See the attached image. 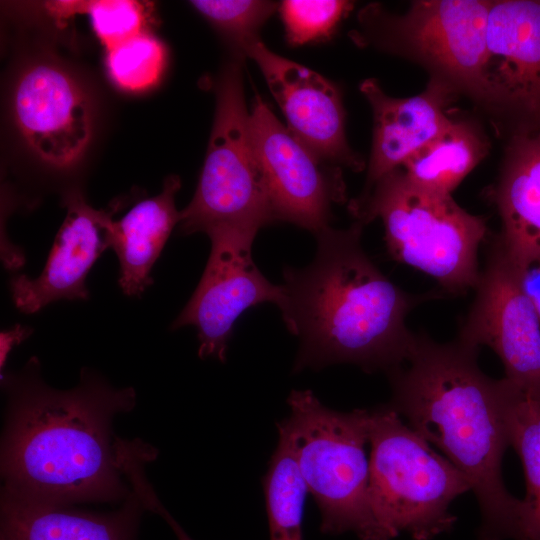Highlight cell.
<instances>
[{
    "instance_id": "obj_1",
    "label": "cell",
    "mask_w": 540,
    "mask_h": 540,
    "mask_svg": "<svg viewBox=\"0 0 540 540\" xmlns=\"http://www.w3.org/2000/svg\"><path fill=\"white\" fill-rule=\"evenodd\" d=\"M8 402L1 446L4 488L56 504L127 499L130 489L112 438V419L133 409L132 387L115 388L83 368L78 385H47L32 357L17 373L1 374Z\"/></svg>"
},
{
    "instance_id": "obj_2",
    "label": "cell",
    "mask_w": 540,
    "mask_h": 540,
    "mask_svg": "<svg viewBox=\"0 0 540 540\" xmlns=\"http://www.w3.org/2000/svg\"><path fill=\"white\" fill-rule=\"evenodd\" d=\"M477 356V347L458 338L438 343L415 334L406 361L387 373L389 405L468 479L482 515L478 540H523L522 499L502 478L510 446L503 380L484 374Z\"/></svg>"
},
{
    "instance_id": "obj_3",
    "label": "cell",
    "mask_w": 540,
    "mask_h": 540,
    "mask_svg": "<svg viewBox=\"0 0 540 540\" xmlns=\"http://www.w3.org/2000/svg\"><path fill=\"white\" fill-rule=\"evenodd\" d=\"M364 225L330 226L315 234L305 268L283 271V321L300 340L295 371L351 363L387 373L402 365L415 334L405 320L431 294H408L391 282L361 245Z\"/></svg>"
},
{
    "instance_id": "obj_4",
    "label": "cell",
    "mask_w": 540,
    "mask_h": 540,
    "mask_svg": "<svg viewBox=\"0 0 540 540\" xmlns=\"http://www.w3.org/2000/svg\"><path fill=\"white\" fill-rule=\"evenodd\" d=\"M348 210L364 226L381 219L390 256L431 276L445 292L462 294L476 287L477 253L489 237L487 222L451 195L415 186L398 168L352 199Z\"/></svg>"
},
{
    "instance_id": "obj_5",
    "label": "cell",
    "mask_w": 540,
    "mask_h": 540,
    "mask_svg": "<svg viewBox=\"0 0 540 540\" xmlns=\"http://www.w3.org/2000/svg\"><path fill=\"white\" fill-rule=\"evenodd\" d=\"M290 416L278 423L286 434L302 480L320 511L324 534L355 533L383 540L369 498L370 411L332 410L310 390H293Z\"/></svg>"
},
{
    "instance_id": "obj_6",
    "label": "cell",
    "mask_w": 540,
    "mask_h": 540,
    "mask_svg": "<svg viewBox=\"0 0 540 540\" xmlns=\"http://www.w3.org/2000/svg\"><path fill=\"white\" fill-rule=\"evenodd\" d=\"M369 498L383 540L408 532L430 540L456 521L451 502L471 490L465 475L384 405L370 411Z\"/></svg>"
},
{
    "instance_id": "obj_7",
    "label": "cell",
    "mask_w": 540,
    "mask_h": 540,
    "mask_svg": "<svg viewBox=\"0 0 540 540\" xmlns=\"http://www.w3.org/2000/svg\"><path fill=\"white\" fill-rule=\"evenodd\" d=\"M492 0H416L402 14L364 7L353 39L411 61L476 105L482 99Z\"/></svg>"
},
{
    "instance_id": "obj_8",
    "label": "cell",
    "mask_w": 540,
    "mask_h": 540,
    "mask_svg": "<svg viewBox=\"0 0 540 540\" xmlns=\"http://www.w3.org/2000/svg\"><path fill=\"white\" fill-rule=\"evenodd\" d=\"M234 54L215 85L216 109L209 145L191 202L181 211L183 235L218 226L260 230L275 222L249 131L242 60Z\"/></svg>"
},
{
    "instance_id": "obj_9",
    "label": "cell",
    "mask_w": 540,
    "mask_h": 540,
    "mask_svg": "<svg viewBox=\"0 0 540 540\" xmlns=\"http://www.w3.org/2000/svg\"><path fill=\"white\" fill-rule=\"evenodd\" d=\"M522 266L498 234L490 239L476 295L458 339L487 345L500 358L505 378L540 400V320L522 285Z\"/></svg>"
},
{
    "instance_id": "obj_10",
    "label": "cell",
    "mask_w": 540,
    "mask_h": 540,
    "mask_svg": "<svg viewBox=\"0 0 540 540\" xmlns=\"http://www.w3.org/2000/svg\"><path fill=\"white\" fill-rule=\"evenodd\" d=\"M477 106L509 138L540 132V0H492Z\"/></svg>"
},
{
    "instance_id": "obj_11",
    "label": "cell",
    "mask_w": 540,
    "mask_h": 540,
    "mask_svg": "<svg viewBox=\"0 0 540 540\" xmlns=\"http://www.w3.org/2000/svg\"><path fill=\"white\" fill-rule=\"evenodd\" d=\"M249 131L275 222H289L314 235L330 226L332 205L347 201L342 168L304 145L258 94Z\"/></svg>"
},
{
    "instance_id": "obj_12",
    "label": "cell",
    "mask_w": 540,
    "mask_h": 540,
    "mask_svg": "<svg viewBox=\"0 0 540 540\" xmlns=\"http://www.w3.org/2000/svg\"><path fill=\"white\" fill-rule=\"evenodd\" d=\"M258 230L218 226L206 234L210 255L193 295L172 322L173 330L193 326L199 340L198 355L224 362L228 341L240 315L250 307L270 302L281 305L282 285H275L260 272L252 258Z\"/></svg>"
},
{
    "instance_id": "obj_13",
    "label": "cell",
    "mask_w": 540,
    "mask_h": 540,
    "mask_svg": "<svg viewBox=\"0 0 540 540\" xmlns=\"http://www.w3.org/2000/svg\"><path fill=\"white\" fill-rule=\"evenodd\" d=\"M261 70L287 120V128L322 160L355 172L363 158L348 144L339 89L317 72L284 58L260 38L243 49Z\"/></svg>"
},
{
    "instance_id": "obj_14",
    "label": "cell",
    "mask_w": 540,
    "mask_h": 540,
    "mask_svg": "<svg viewBox=\"0 0 540 540\" xmlns=\"http://www.w3.org/2000/svg\"><path fill=\"white\" fill-rule=\"evenodd\" d=\"M62 205L66 215L41 273L10 278L12 301L20 312L33 314L60 300H88V273L110 248L114 209H95L78 188L64 193Z\"/></svg>"
},
{
    "instance_id": "obj_15",
    "label": "cell",
    "mask_w": 540,
    "mask_h": 540,
    "mask_svg": "<svg viewBox=\"0 0 540 540\" xmlns=\"http://www.w3.org/2000/svg\"><path fill=\"white\" fill-rule=\"evenodd\" d=\"M17 125L31 149L58 169L73 165L91 135L86 94L64 70L49 64L31 67L14 97Z\"/></svg>"
},
{
    "instance_id": "obj_16",
    "label": "cell",
    "mask_w": 540,
    "mask_h": 540,
    "mask_svg": "<svg viewBox=\"0 0 540 540\" xmlns=\"http://www.w3.org/2000/svg\"><path fill=\"white\" fill-rule=\"evenodd\" d=\"M359 88L373 117L371 153L362 191L365 193L385 175L401 168L450 124L452 117L447 108L457 93L433 78L421 93L407 98L387 95L374 78L365 79Z\"/></svg>"
},
{
    "instance_id": "obj_17",
    "label": "cell",
    "mask_w": 540,
    "mask_h": 540,
    "mask_svg": "<svg viewBox=\"0 0 540 540\" xmlns=\"http://www.w3.org/2000/svg\"><path fill=\"white\" fill-rule=\"evenodd\" d=\"M141 506L133 493L119 510L94 513L3 488L1 540H134Z\"/></svg>"
},
{
    "instance_id": "obj_18",
    "label": "cell",
    "mask_w": 540,
    "mask_h": 540,
    "mask_svg": "<svg viewBox=\"0 0 540 540\" xmlns=\"http://www.w3.org/2000/svg\"><path fill=\"white\" fill-rule=\"evenodd\" d=\"M486 197L498 211L499 235L517 262L540 261V132L509 138Z\"/></svg>"
},
{
    "instance_id": "obj_19",
    "label": "cell",
    "mask_w": 540,
    "mask_h": 540,
    "mask_svg": "<svg viewBox=\"0 0 540 540\" xmlns=\"http://www.w3.org/2000/svg\"><path fill=\"white\" fill-rule=\"evenodd\" d=\"M180 187L179 176H168L158 195L142 199L113 221L109 244L119 261L118 285L123 294L140 297L153 284V266L181 221L175 205Z\"/></svg>"
},
{
    "instance_id": "obj_20",
    "label": "cell",
    "mask_w": 540,
    "mask_h": 540,
    "mask_svg": "<svg viewBox=\"0 0 540 540\" xmlns=\"http://www.w3.org/2000/svg\"><path fill=\"white\" fill-rule=\"evenodd\" d=\"M490 140L475 119L452 118L434 139L401 166L415 186L440 195H451L461 181L488 155Z\"/></svg>"
},
{
    "instance_id": "obj_21",
    "label": "cell",
    "mask_w": 540,
    "mask_h": 540,
    "mask_svg": "<svg viewBox=\"0 0 540 540\" xmlns=\"http://www.w3.org/2000/svg\"><path fill=\"white\" fill-rule=\"evenodd\" d=\"M502 399L510 446L522 461L526 479L524 540H540V400L506 378Z\"/></svg>"
},
{
    "instance_id": "obj_22",
    "label": "cell",
    "mask_w": 540,
    "mask_h": 540,
    "mask_svg": "<svg viewBox=\"0 0 540 540\" xmlns=\"http://www.w3.org/2000/svg\"><path fill=\"white\" fill-rule=\"evenodd\" d=\"M263 478L269 540H303L306 486L284 432Z\"/></svg>"
},
{
    "instance_id": "obj_23",
    "label": "cell",
    "mask_w": 540,
    "mask_h": 540,
    "mask_svg": "<svg viewBox=\"0 0 540 540\" xmlns=\"http://www.w3.org/2000/svg\"><path fill=\"white\" fill-rule=\"evenodd\" d=\"M165 62V46L148 32L107 49L109 76L126 91H143L155 85L163 73Z\"/></svg>"
},
{
    "instance_id": "obj_24",
    "label": "cell",
    "mask_w": 540,
    "mask_h": 540,
    "mask_svg": "<svg viewBox=\"0 0 540 540\" xmlns=\"http://www.w3.org/2000/svg\"><path fill=\"white\" fill-rule=\"evenodd\" d=\"M190 4L219 30L233 53L242 55L244 47L260 38L258 31L277 4L260 0H194Z\"/></svg>"
},
{
    "instance_id": "obj_25",
    "label": "cell",
    "mask_w": 540,
    "mask_h": 540,
    "mask_svg": "<svg viewBox=\"0 0 540 540\" xmlns=\"http://www.w3.org/2000/svg\"><path fill=\"white\" fill-rule=\"evenodd\" d=\"M353 8L340 0H286L280 5L285 34L294 46L325 39Z\"/></svg>"
},
{
    "instance_id": "obj_26",
    "label": "cell",
    "mask_w": 540,
    "mask_h": 540,
    "mask_svg": "<svg viewBox=\"0 0 540 540\" xmlns=\"http://www.w3.org/2000/svg\"><path fill=\"white\" fill-rule=\"evenodd\" d=\"M151 12V3L135 0L87 1L85 10L106 50L147 32Z\"/></svg>"
},
{
    "instance_id": "obj_27",
    "label": "cell",
    "mask_w": 540,
    "mask_h": 540,
    "mask_svg": "<svg viewBox=\"0 0 540 540\" xmlns=\"http://www.w3.org/2000/svg\"><path fill=\"white\" fill-rule=\"evenodd\" d=\"M133 490L143 507L163 517L174 531L178 540H193L161 505V502L158 500L145 476H141L134 481Z\"/></svg>"
},
{
    "instance_id": "obj_28",
    "label": "cell",
    "mask_w": 540,
    "mask_h": 540,
    "mask_svg": "<svg viewBox=\"0 0 540 540\" xmlns=\"http://www.w3.org/2000/svg\"><path fill=\"white\" fill-rule=\"evenodd\" d=\"M33 329L30 326L16 324L8 330H4L0 334V369L3 373L6 361L12 349L25 341L31 334Z\"/></svg>"
},
{
    "instance_id": "obj_29",
    "label": "cell",
    "mask_w": 540,
    "mask_h": 540,
    "mask_svg": "<svg viewBox=\"0 0 540 540\" xmlns=\"http://www.w3.org/2000/svg\"><path fill=\"white\" fill-rule=\"evenodd\" d=\"M522 285L540 320V261L522 266Z\"/></svg>"
},
{
    "instance_id": "obj_30",
    "label": "cell",
    "mask_w": 540,
    "mask_h": 540,
    "mask_svg": "<svg viewBox=\"0 0 540 540\" xmlns=\"http://www.w3.org/2000/svg\"><path fill=\"white\" fill-rule=\"evenodd\" d=\"M87 1H47L44 3L46 12L58 24L79 13H85Z\"/></svg>"
}]
</instances>
